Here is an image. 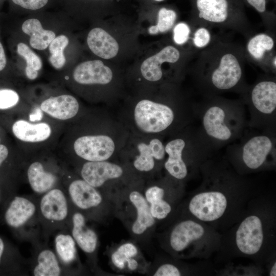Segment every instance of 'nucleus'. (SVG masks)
I'll return each mask as SVG.
<instances>
[{"label": "nucleus", "mask_w": 276, "mask_h": 276, "mask_svg": "<svg viewBox=\"0 0 276 276\" xmlns=\"http://www.w3.org/2000/svg\"><path fill=\"white\" fill-rule=\"evenodd\" d=\"M157 98L125 103L116 114L130 133L167 139L195 120V102L175 87H166Z\"/></svg>", "instance_id": "obj_1"}, {"label": "nucleus", "mask_w": 276, "mask_h": 276, "mask_svg": "<svg viewBox=\"0 0 276 276\" xmlns=\"http://www.w3.org/2000/svg\"><path fill=\"white\" fill-rule=\"evenodd\" d=\"M64 131V151L79 162L118 159L130 134L105 108H89Z\"/></svg>", "instance_id": "obj_2"}, {"label": "nucleus", "mask_w": 276, "mask_h": 276, "mask_svg": "<svg viewBox=\"0 0 276 276\" xmlns=\"http://www.w3.org/2000/svg\"><path fill=\"white\" fill-rule=\"evenodd\" d=\"M195 120L213 151L239 140L248 127L246 105L242 99L229 100L218 96L204 97L195 103Z\"/></svg>", "instance_id": "obj_3"}, {"label": "nucleus", "mask_w": 276, "mask_h": 276, "mask_svg": "<svg viewBox=\"0 0 276 276\" xmlns=\"http://www.w3.org/2000/svg\"><path fill=\"white\" fill-rule=\"evenodd\" d=\"M165 149L164 168L177 181L187 179L190 171L202 166L214 152L198 127L192 124L167 138Z\"/></svg>", "instance_id": "obj_4"}, {"label": "nucleus", "mask_w": 276, "mask_h": 276, "mask_svg": "<svg viewBox=\"0 0 276 276\" xmlns=\"http://www.w3.org/2000/svg\"><path fill=\"white\" fill-rule=\"evenodd\" d=\"M194 79L196 86L204 97L231 91L243 94L248 87L244 83L241 62L231 51L221 54L214 64L195 71Z\"/></svg>", "instance_id": "obj_5"}, {"label": "nucleus", "mask_w": 276, "mask_h": 276, "mask_svg": "<svg viewBox=\"0 0 276 276\" xmlns=\"http://www.w3.org/2000/svg\"><path fill=\"white\" fill-rule=\"evenodd\" d=\"M245 129L241 137L226 148V156L236 166L257 171L275 164L276 132Z\"/></svg>", "instance_id": "obj_6"}, {"label": "nucleus", "mask_w": 276, "mask_h": 276, "mask_svg": "<svg viewBox=\"0 0 276 276\" xmlns=\"http://www.w3.org/2000/svg\"><path fill=\"white\" fill-rule=\"evenodd\" d=\"M66 124L44 114L28 112L21 114L13 123L11 131L21 145L22 152L36 154L51 151L63 134Z\"/></svg>", "instance_id": "obj_7"}, {"label": "nucleus", "mask_w": 276, "mask_h": 276, "mask_svg": "<svg viewBox=\"0 0 276 276\" xmlns=\"http://www.w3.org/2000/svg\"><path fill=\"white\" fill-rule=\"evenodd\" d=\"M165 139L130 133L118 159L126 164L140 178L150 177L164 168L166 158Z\"/></svg>", "instance_id": "obj_8"}, {"label": "nucleus", "mask_w": 276, "mask_h": 276, "mask_svg": "<svg viewBox=\"0 0 276 276\" xmlns=\"http://www.w3.org/2000/svg\"><path fill=\"white\" fill-rule=\"evenodd\" d=\"M249 112L248 127L276 132V82L274 78L258 80L243 94Z\"/></svg>", "instance_id": "obj_9"}, {"label": "nucleus", "mask_w": 276, "mask_h": 276, "mask_svg": "<svg viewBox=\"0 0 276 276\" xmlns=\"http://www.w3.org/2000/svg\"><path fill=\"white\" fill-rule=\"evenodd\" d=\"M78 169L81 178L99 189L108 187H126L141 179L125 164L119 159L82 162Z\"/></svg>", "instance_id": "obj_10"}, {"label": "nucleus", "mask_w": 276, "mask_h": 276, "mask_svg": "<svg viewBox=\"0 0 276 276\" xmlns=\"http://www.w3.org/2000/svg\"><path fill=\"white\" fill-rule=\"evenodd\" d=\"M195 15L202 21L225 25L243 16L240 0H194Z\"/></svg>", "instance_id": "obj_11"}, {"label": "nucleus", "mask_w": 276, "mask_h": 276, "mask_svg": "<svg viewBox=\"0 0 276 276\" xmlns=\"http://www.w3.org/2000/svg\"><path fill=\"white\" fill-rule=\"evenodd\" d=\"M48 117L67 125L83 116L86 108L74 96L63 94L49 97L35 106Z\"/></svg>", "instance_id": "obj_12"}, {"label": "nucleus", "mask_w": 276, "mask_h": 276, "mask_svg": "<svg viewBox=\"0 0 276 276\" xmlns=\"http://www.w3.org/2000/svg\"><path fill=\"white\" fill-rule=\"evenodd\" d=\"M227 205V199L221 192L206 191L195 195L189 204L190 212L197 219L212 221L220 218Z\"/></svg>", "instance_id": "obj_13"}, {"label": "nucleus", "mask_w": 276, "mask_h": 276, "mask_svg": "<svg viewBox=\"0 0 276 276\" xmlns=\"http://www.w3.org/2000/svg\"><path fill=\"white\" fill-rule=\"evenodd\" d=\"M142 179H138L126 187L128 199L134 209L135 217L131 222L130 231L134 236H143L155 224L156 220L152 217L149 204L144 194L137 188Z\"/></svg>", "instance_id": "obj_14"}, {"label": "nucleus", "mask_w": 276, "mask_h": 276, "mask_svg": "<svg viewBox=\"0 0 276 276\" xmlns=\"http://www.w3.org/2000/svg\"><path fill=\"white\" fill-rule=\"evenodd\" d=\"M73 81L85 86H104L110 84L113 74L110 67L100 60H89L76 66L72 74Z\"/></svg>", "instance_id": "obj_15"}, {"label": "nucleus", "mask_w": 276, "mask_h": 276, "mask_svg": "<svg viewBox=\"0 0 276 276\" xmlns=\"http://www.w3.org/2000/svg\"><path fill=\"white\" fill-rule=\"evenodd\" d=\"M263 238L261 220L255 215L246 217L240 224L236 234V242L238 249L248 255L259 251Z\"/></svg>", "instance_id": "obj_16"}, {"label": "nucleus", "mask_w": 276, "mask_h": 276, "mask_svg": "<svg viewBox=\"0 0 276 276\" xmlns=\"http://www.w3.org/2000/svg\"><path fill=\"white\" fill-rule=\"evenodd\" d=\"M178 50L172 45L164 47L159 52L145 60L141 64L140 70L143 78L148 82H159L163 77L161 68L162 63H174L180 58Z\"/></svg>", "instance_id": "obj_17"}, {"label": "nucleus", "mask_w": 276, "mask_h": 276, "mask_svg": "<svg viewBox=\"0 0 276 276\" xmlns=\"http://www.w3.org/2000/svg\"><path fill=\"white\" fill-rule=\"evenodd\" d=\"M68 191L73 202L81 210H87L97 208L104 201L99 190L81 177L75 178L70 182Z\"/></svg>", "instance_id": "obj_18"}, {"label": "nucleus", "mask_w": 276, "mask_h": 276, "mask_svg": "<svg viewBox=\"0 0 276 276\" xmlns=\"http://www.w3.org/2000/svg\"><path fill=\"white\" fill-rule=\"evenodd\" d=\"M204 234V229L199 223L191 220L182 221L171 231L169 244L174 251L180 252L193 241L200 239Z\"/></svg>", "instance_id": "obj_19"}, {"label": "nucleus", "mask_w": 276, "mask_h": 276, "mask_svg": "<svg viewBox=\"0 0 276 276\" xmlns=\"http://www.w3.org/2000/svg\"><path fill=\"white\" fill-rule=\"evenodd\" d=\"M26 174L31 189L37 193L48 192L58 181L57 175L47 170L41 158H34L28 165Z\"/></svg>", "instance_id": "obj_20"}, {"label": "nucleus", "mask_w": 276, "mask_h": 276, "mask_svg": "<svg viewBox=\"0 0 276 276\" xmlns=\"http://www.w3.org/2000/svg\"><path fill=\"white\" fill-rule=\"evenodd\" d=\"M42 215L47 219L62 221L68 214V205L66 197L59 189L53 188L42 197L40 203Z\"/></svg>", "instance_id": "obj_21"}, {"label": "nucleus", "mask_w": 276, "mask_h": 276, "mask_svg": "<svg viewBox=\"0 0 276 276\" xmlns=\"http://www.w3.org/2000/svg\"><path fill=\"white\" fill-rule=\"evenodd\" d=\"M87 43L91 51L103 59H111L119 51V44L116 40L100 28H95L90 31Z\"/></svg>", "instance_id": "obj_22"}, {"label": "nucleus", "mask_w": 276, "mask_h": 276, "mask_svg": "<svg viewBox=\"0 0 276 276\" xmlns=\"http://www.w3.org/2000/svg\"><path fill=\"white\" fill-rule=\"evenodd\" d=\"M34 204L22 197L16 196L9 203L4 214L6 223L17 228L25 224L34 214Z\"/></svg>", "instance_id": "obj_23"}, {"label": "nucleus", "mask_w": 276, "mask_h": 276, "mask_svg": "<svg viewBox=\"0 0 276 276\" xmlns=\"http://www.w3.org/2000/svg\"><path fill=\"white\" fill-rule=\"evenodd\" d=\"M72 234L75 242L86 254H93L98 244L96 232L86 224L84 216L79 212L75 213L72 217Z\"/></svg>", "instance_id": "obj_24"}, {"label": "nucleus", "mask_w": 276, "mask_h": 276, "mask_svg": "<svg viewBox=\"0 0 276 276\" xmlns=\"http://www.w3.org/2000/svg\"><path fill=\"white\" fill-rule=\"evenodd\" d=\"M139 250L135 244L130 242H124L112 252L110 262L117 270L134 271L139 268Z\"/></svg>", "instance_id": "obj_25"}, {"label": "nucleus", "mask_w": 276, "mask_h": 276, "mask_svg": "<svg viewBox=\"0 0 276 276\" xmlns=\"http://www.w3.org/2000/svg\"><path fill=\"white\" fill-rule=\"evenodd\" d=\"M23 32L30 36V44L38 50H43L49 47L56 37L55 33L42 28L40 21L36 18L25 20L21 26Z\"/></svg>", "instance_id": "obj_26"}, {"label": "nucleus", "mask_w": 276, "mask_h": 276, "mask_svg": "<svg viewBox=\"0 0 276 276\" xmlns=\"http://www.w3.org/2000/svg\"><path fill=\"white\" fill-rule=\"evenodd\" d=\"M37 265L33 270L35 276H58L60 274V268L54 253L45 249L41 251L37 258Z\"/></svg>", "instance_id": "obj_27"}, {"label": "nucleus", "mask_w": 276, "mask_h": 276, "mask_svg": "<svg viewBox=\"0 0 276 276\" xmlns=\"http://www.w3.org/2000/svg\"><path fill=\"white\" fill-rule=\"evenodd\" d=\"M17 52L26 61L25 68L26 77L29 80H35L38 76V71L42 66L41 59L28 45L23 42L17 44Z\"/></svg>", "instance_id": "obj_28"}, {"label": "nucleus", "mask_w": 276, "mask_h": 276, "mask_svg": "<svg viewBox=\"0 0 276 276\" xmlns=\"http://www.w3.org/2000/svg\"><path fill=\"white\" fill-rule=\"evenodd\" d=\"M273 39L269 35L261 33L252 37L248 41L247 49L250 55L256 60H261L266 52L274 47Z\"/></svg>", "instance_id": "obj_29"}, {"label": "nucleus", "mask_w": 276, "mask_h": 276, "mask_svg": "<svg viewBox=\"0 0 276 276\" xmlns=\"http://www.w3.org/2000/svg\"><path fill=\"white\" fill-rule=\"evenodd\" d=\"M55 243L57 253L64 263H71L76 259V242L72 236L59 234L55 238Z\"/></svg>", "instance_id": "obj_30"}, {"label": "nucleus", "mask_w": 276, "mask_h": 276, "mask_svg": "<svg viewBox=\"0 0 276 276\" xmlns=\"http://www.w3.org/2000/svg\"><path fill=\"white\" fill-rule=\"evenodd\" d=\"M68 44V38L64 35H60L56 37L49 45L51 54L49 60L55 69L59 70L64 66L66 59L63 51Z\"/></svg>", "instance_id": "obj_31"}, {"label": "nucleus", "mask_w": 276, "mask_h": 276, "mask_svg": "<svg viewBox=\"0 0 276 276\" xmlns=\"http://www.w3.org/2000/svg\"><path fill=\"white\" fill-rule=\"evenodd\" d=\"M176 17L177 14L174 10L162 8L158 13L157 24L149 28V33L154 35L169 31L174 25Z\"/></svg>", "instance_id": "obj_32"}, {"label": "nucleus", "mask_w": 276, "mask_h": 276, "mask_svg": "<svg viewBox=\"0 0 276 276\" xmlns=\"http://www.w3.org/2000/svg\"><path fill=\"white\" fill-rule=\"evenodd\" d=\"M20 101V96L15 90L0 89V110L13 109L19 105Z\"/></svg>", "instance_id": "obj_33"}, {"label": "nucleus", "mask_w": 276, "mask_h": 276, "mask_svg": "<svg viewBox=\"0 0 276 276\" xmlns=\"http://www.w3.org/2000/svg\"><path fill=\"white\" fill-rule=\"evenodd\" d=\"M151 214L155 220H162L171 213L172 207L164 199L149 204Z\"/></svg>", "instance_id": "obj_34"}, {"label": "nucleus", "mask_w": 276, "mask_h": 276, "mask_svg": "<svg viewBox=\"0 0 276 276\" xmlns=\"http://www.w3.org/2000/svg\"><path fill=\"white\" fill-rule=\"evenodd\" d=\"M190 29L189 26L184 22L177 24L173 30V39L177 44L186 43L189 38Z\"/></svg>", "instance_id": "obj_35"}, {"label": "nucleus", "mask_w": 276, "mask_h": 276, "mask_svg": "<svg viewBox=\"0 0 276 276\" xmlns=\"http://www.w3.org/2000/svg\"><path fill=\"white\" fill-rule=\"evenodd\" d=\"M193 40L196 47H205L211 40V35L209 30L204 27L198 28L194 33Z\"/></svg>", "instance_id": "obj_36"}, {"label": "nucleus", "mask_w": 276, "mask_h": 276, "mask_svg": "<svg viewBox=\"0 0 276 276\" xmlns=\"http://www.w3.org/2000/svg\"><path fill=\"white\" fill-rule=\"evenodd\" d=\"M153 275L154 276H179L181 275V272L176 266L166 263L159 266Z\"/></svg>", "instance_id": "obj_37"}, {"label": "nucleus", "mask_w": 276, "mask_h": 276, "mask_svg": "<svg viewBox=\"0 0 276 276\" xmlns=\"http://www.w3.org/2000/svg\"><path fill=\"white\" fill-rule=\"evenodd\" d=\"M12 2L21 7L29 10H37L44 6L48 0H12Z\"/></svg>", "instance_id": "obj_38"}, {"label": "nucleus", "mask_w": 276, "mask_h": 276, "mask_svg": "<svg viewBox=\"0 0 276 276\" xmlns=\"http://www.w3.org/2000/svg\"><path fill=\"white\" fill-rule=\"evenodd\" d=\"M258 12L264 13L266 10V0H246Z\"/></svg>", "instance_id": "obj_39"}, {"label": "nucleus", "mask_w": 276, "mask_h": 276, "mask_svg": "<svg viewBox=\"0 0 276 276\" xmlns=\"http://www.w3.org/2000/svg\"><path fill=\"white\" fill-rule=\"evenodd\" d=\"M10 155V150L7 146L0 143V169L6 162Z\"/></svg>", "instance_id": "obj_40"}, {"label": "nucleus", "mask_w": 276, "mask_h": 276, "mask_svg": "<svg viewBox=\"0 0 276 276\" xmlns=\"http://www.w3.org/2000/svg\"><path fill=\"white\" fill-rule=\"evenodd\" d=\"M7 60L3 46L0 42V71L4 69L6 65Z\"/></svg>", "instance_id": "obj_41"}, {"label": "nucleus", "mask_w": 276, "mask_h": 276, "mask_svg": "<svg viewBox=\"0 0 276 276\" xmlns=\"http://www.w3.org/2000/svg\"><path fill=\"white\" fill-rule=\"evenodd\" d=\"M6 250V245L3 239L0 237V266L2 265L3 256Z\"/></svg>", "instance_id": "obj_42"}, {"label": "nucleus", "mask_w": 276, "mask_h": 276, "mask_svg": "<svg viewBox=\"0 0 276 276\" xmlns=\"http://www.w3.org/2000/svg\"><path fill=\"white\" fill-rule=\"evenodd\" d=\"M270 276H275L276 275V263L275 262L272 266L270 272Z\"/></svg>", "instance_id": "obj_43"}, {"label": "nucleus", "mask_w": 276, "mask_h": 276, "mask_svg": "<svg viewBox=\"0 0 276 276\" xmlns=\"http://www.w3.org/2000/svg\"><path fill=\"white\" fill-rule=\"evenodd\" d=\"M275 61H276V57L275 56H274V57H273V59H272V65H273V68H275V66H276V63H275Z\"/></svg>", "instance_id": "obj_44"}, {"label": "nucleus", "mask_w": 276, "mask_h": 276, "mask_svg": "<svg viewBox=\"0 0 276 276\" xmlns=\"http://www.w3.org/2000/svg\"><path fill=\"white\" fill-rule=\"evenodd\" d=\"M154 1H155L156 2H162V1H163L164 0H154Z\"/></svg>", "instance_id": "obj_45"}, {"label": "nucleus", "mask_w": 276, "mask_h": 276, "mask_svg": "<svg viewBox=\"0 0 276 276\" xmlns=\"http://www.w3.org/2000/svg\"><path fill=\"white\" fill-rule=\"evenodd\" d=\"M0 131H1V128H0ZM1 139L0 137V143H1Z\"/></svg>", "instance_id": "obj_46"}, {"label": "nucleus", "mask_w": 276, "mask_h": 276, "mask_svg": "<svg viewBox=\"0 0 276 276\" xmlns=\"http://www.w3.org/2000/svg\"><path fill=\"white\" fill-rule=\"evenodd\" d=\"M0 200H1V193H0Z\"/></svg>", "instance_id": "obj_47"}]
</instances>
